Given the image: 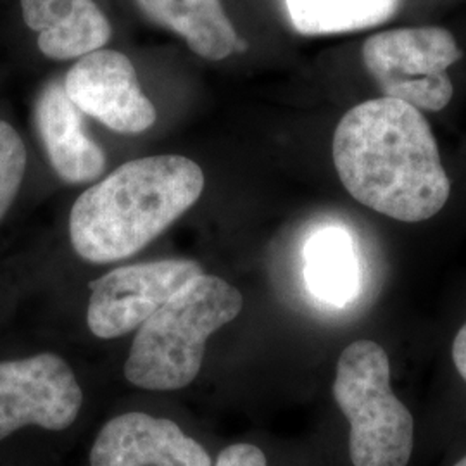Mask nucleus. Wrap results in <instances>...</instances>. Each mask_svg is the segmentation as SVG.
I'll return each mask as SVG.
<instances>
[{
    "label": "nucleus",
    "instance_id": "obj_1",
    "mask_svg": "<svg viewBox=\"0 0 466 466\" xmlns=\"http://www.w3.org/2000/svg\"><path fill=\"white\" fill-rule=\"evenodd\" d=\"M332 154L350 196L385 217L420 223L450 200L432 128L406 102L380 97L354 106L335 128Z\"/></svg>",
    "mask_w": 466,
    "mask_h": 466
},
{
    "label": "nucleus",
    "instance_id": "obj_2",
    "mask_svg": "<svg viewBox=\"0 0 466 466\" xmlns=\"http://www.w3.org/2000/svg\"><path fill=\"white\" fill-rule=\"evenodd\" d=\"M202 190L204 173L185 156L128 161L75 200L71 246L96 265L127 259L187 213Z\"/></svg>",
    "mask_w": 466,
    "mask_h": 466
},
{
    "label": "nucleus",
    "instance_id": "obj_3",
    "mask_svg": "<svg viewBox=\"0 0 466 466\" xmlns=\"http://www.w3.org/2000/svg\"><path fill=\"white\" fill-rule=\"evenodd\" d=\"M244 298L232 283L202 273L138 329L125 377L146 390H178L199 375L206 342L238 317Z\"/></svg>",
    "mask_w": 466,
    "mask_h": 466
},
{
    "label": "nucleus",
    "instance_id": "obj_4",
    "mask_svg": "<svg viewBox=\"0 0 466 466\" xmlns=\"http://www.w3.org/2000/svg\"><path fill=\"white\" fill-rule=\"evenodd\" d=\"M333 400L350 420L354 466H406L413 417L390 389V361L380 344L356 340L337 361Z\"/></svg>",
    "mask_w": 466,
    "mask_h": 466
},
{
    "label": "nucleus",
    "instance_id": "obj_5",
    "mask_svg": "<svg viewBox=\"0 0 466 466\" xmlns=\"http://www.w3.org/2000/svg\"><path fill=\"white\" fill-rule=\"evenodd\" d=\"M461 57L454 35L439 26L389 30L370 36L363 46V63L383 97L431 113L452 99L448 67Z\"/></svg>",
    "mask_w": 466,
    "mask_h": 466
},
{
    "label": "nucleus",
    "instance_id": "obj_6",
    "mask_svg": "<svg viewBox=\"0 0 466 466\" xmlns=\"http://www.w3.org/2000/svg\"><path fill=\"white\" fill-rule=\"evenodd\" d=\"M192 259H163L111 269L90 283L86 325L99 339L140 329L182 287L202 275Z\"/></svg>",
    "mask_w": 466,
    "mask_h": 466
},
{
    "label": "nucleus",
    "instance_id": "obj_7",
    "mask_svg": "<svg viewBox=\"0 0 466 466\" xmlns=\"http://www.w3.org/2000/svg\"><path fill=\"white\" fill-rule=\"evenodd\" d=\"M82 404L80 383L61 356L42 352L0 363V441L28 425L65 431Z\"/></svg>",
    "mask_w": 466,
    "mask_h": 466
},
{
    "label": "nucleus",
    "instance_id": "obj_8",
    "mask_svg": "<svg viewBox=\"0 0 466 466\" xmlns=\"http://www.w3.org/2000/svg\"><path fill=\"white\" fill-rule=\"evenodd\" d=\"M63 86L84 115L117 134H142L156 123V107L142 92L132 61L117 50L100 49L80 57Z\"/></svg>",
    "mask_w": 466,
    "mask_h": 466
},
{
    "label": "nucleus",
    "instance_id": "obj_9",
    "mask_svg": "<svg viewBox=\"0 0 466 466\" xmlns=\"http://www.w3.org/2000/svg\"><path fill=\"white\" fill-rule=\"evenodd\" d=\"M90 466H213V461L175 421L125 413L102 427L90 450Z\"/></svg>",
    "mask_w": 466,
    "mask_h": 466
},
{
    "label": "nucleus",
    "instance_id": "obj_10",
    "mask_svg": "<svg viewBox=\"0 0 466 466\" xmlns=\"http://www.w3.org/2000/svg\"><path fill=\"white\" fill-rule=\"evenodd\" d=\"M35 127L54 171L66 184L97 180L106 152L85 132L84 113L69 100L63 82H50L35 102Z\"/></svg>",
    "mask_w": 466,
    "mask_h": 466
},
{
    "label": "nucleus",
    "instance_id": "obj_11",
    "mask_svg": "<svg viewBox=\"0 0 466 466\" xmlns=\"http://www.w3.org/2000/svg\"><path fill=\"white\" fill-rule=\"evenodd\" d=\"M25 25L36 34L38 50L54 61L104 49L113 28L94 0H19Z\"/></svg>",
    "mask_w": 466,
    "mask_h": 466
},
{
    "label": "nucleus",
    "instance_id": "obj_12",
    "mask_svg": "<svg viewBox=\"0 0 466 466\" xmlns=\"http://www.w3.org/2000/svg\"><path fill=\"white\" fill-rule=\"evenodd\" d=\"M152 23L182 36L194 54L221 61L248 50L227 16L221 0H137Z\"/></svg>",
    "mask_w": 466,
    "mask_h": 466
},
{
    "label": "nucleus",
    "instance_id": "obj_13",
    "mask_svg": "<svg viewBox=\"0 0 466 466\" xmlns=\"http://www.w3.org/2000/svg\"><path fill=\"white\" fill-rule=\"evenodd\" d=\"M304 275L309 290L325 302L346 304L358 290V259L350 233L325 228L313 235L304 250Z\"/></svg>",
    "mask_w": 466,
    "mask_h": 466
},
{
    "label": "nucleus",
    "instance_id": "obj_14",
    "mask_svg": "<svg viewBox=\"0 0 466 466\" xmlns=\"http://www.w3.org/2000/svg\"><path fill=\"white\" fill-rule=\"evenodd\" d=\"M300 35L346 34L382 25L396 15L400 0H285Z\"/></svg>",
    "mask_w": 466,
    "mask_h": 466
},
{
    "label": "nucleus",
    "instance_id": "obj_15",
    "mask_svg": "<svg viewBox=\"0 0 466 466\" xmlns=\"http://www.w3.org/2000/svg\"><path fill=\"white\" fill-rule=\"evenodd\" d=\"M28 154L16 128L0 119V219L7 215L23 184Z\"/></svg>",
    "mask_w": 466,
    "mask_h": 466
},
{
    "label": "nucleus",
    "instance_id": "obj_16",
    "mask_svg": "<svg viewBox=\"0 0 466 466\" xmlns=\"http://www.w3.org/2000/svg\"><path fill=\"white\" fill-rule=\"evenodd\" d=\"M213 466H268L265 452L254 444H232L218 454Z\"/></svg>",
    "mask_w": 466,
    "mask_h": 466
},
{
    "label": "nucleus",
    "instance_id": "obj_17",
    "mask_svg": "<svg viewBox=\"0 0 466 466\" xmlns=\"http://www.w3.org/2000/svg\"><path fill=\"white\" fill-rule=\"evenodd\" d=\"M452 361L466 382V323L456 333V339L452 342Z\"/></svg>",
    "mask_w": 466,
    "mask_h": 466
},
{
    "label": "nucleus",
    "instance_id": "obj_18",
    "mask_svg": "<svg viewBox=\"0 0 466 466\" xmlns=\"http://www.w3.org/2000/svg\"><path fill=\"white\" fill-rule=\"evenodd\" d=\"M454 466H466V456L465 458H461V460H460V461H458Z\"/></svg>",
    "mask_w": 466,
    "mask_h": 466
}]
</instances>
